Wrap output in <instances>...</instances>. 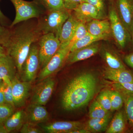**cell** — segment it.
Returning a JSON list of instances; mask_svg holds the SVG:
<instances>
[{
	"mask_svg": "<svg viewBox=\"0 0 133 133\" xmlns=\"http://www.w3.org/2000/svg\"><path fill=\"white\" fill-rule=\"evenodd\" d=\"M126 123L125 115L122 111L117 112L112 120L109 127L106 131L107 133H121L125 132Z\"/></svg>",
	"mask_w": 133,
	"mask_h": 133,
	"instance_id": "obj_22",
	"label": "cell"
},
{
	"mask_svg": "<svg viewBox=\"0 0 133 133\" xmlns=\"http://www.w3.org/2000/svg\"><path fill=\"white\" fill-rule=\"evenodd\" d=\"M104 58L108 67L113 69H125V66L116 55L108 50L104 52Z\"/></svg>",
	"mask_w": 133,
	"mask_h": 133,
	"instance_id": "obj_26",
	"label": "cell"
},
{
	"mask_svg": "<svg viewBox=\"0 0 133 133\" xmlns=\"http://www.w3.org/2000/svg\"><path fill=\"white\" fill-rule=\"evenodd\" d=\"M97 88L95 76L90 73L80 74L66 86L62 95L64 109L70 111L85 105L94 96Z\"/></svg>",
	"mask_w": 133,
	"mask_h": 133,
	"instance_id": "obj_1",
	"label": "cell"
},
{
	"mask_svg": "<svg viewBox=\"0 0 133 133\" xmlns=\"http://www.w3.org/2000/svg\"><path fill=\"white\" fill-rule=\"evenodd\" d=\"M108 36L109 35H107L94 36L87 32L83 38L76 42L72 45L70 52L90 45L101 40L106 39Z\"/></svg>",
	"mask_w": 133,
	"mask_h": 133,
	"instance_id": "obj_23",
	"label": "cell"
},
{
	"mask_svg": "<svg viewBox=\"0 0 133 133\" xmlns=\"http://www.w3.org/2000/svg\"><path fill=\"white\" fill-rule=\"evenodd\" d=\"M55 81L51 76L39 81L33 88L31 103L45 105L54 91Z\"/></svg>",
	"mask_w": 133,
	"mask_h": 133,
	"instance_id": "obj_8",
	"label": "cell"
},
{
	"mask_svg": "<svg viewBox=\"0 0 133 133\" xmlns=\"http://www.w3.org/2000/svg\"><path fill=\"white\" fill-rule=\"evenodd\" d=\"M96 100L103 108L109 111L111 110V101L109 97V90L102 91L98 95Z\"/></svg>",
	"mask_w": 133,
	"mask_h": 133,
	"instance_id": "obj_31",
	"label": "cell"
},
{
	"mask_svg": "<svg viewBox=\"0 0 133 133\" xmlns=\"http://www.w3.org/2000/svg\"><path fill=\"white\" fill-rule=\"evenodd\" d=\"M15 108L8 104L0 105V125L4 122L14 112Z\"/></svg>",
	"mask_w": 133,
	"mask_h": 133,
	"instance_id": "obj_30",
	"label": "cell"
},
{
	"mask_svg": "<svg viewBox=\"0 0 133 133\" xmlns=\"http://www.w3.org/2000/svg\"><path fill=\"white\" fill-rule=\"evenodd\" d=\"M14 6L16 16L10 24V28L19 23L33 18H39L43 14L41 9L35 2L24 0H10Z\"/></svg>",
	"mask_w": 133,
	"mask_h": 133,
	"instance_id": "obj_5",
	"label": "cell"
},
{
	"mask_svg": "<svg viewBox=\"0 0 133 133\" xmlns=\"http://www.w3.org/2000/svg\"><path fill=\"white\" fill-rule=\"evenodd\" d=\"M3 83H4V81L0 77V87L1 86Z\"/></svg>",
	"mask_w": 133,
	"mask_h": 133,
	"instance_id": "obj_45",
	"label": "cell"
},
{
	"mask_svg": "<svg viewBox=\"0 0 133 133\" xmlns=\"http://www.w3.org/2000/svg\"><path fill=\"white\" fill-rule=\"evenodd\" d=\"M7 54V52L5 47L0 45V57L5 56Z\"/></svg>",
	"mask_w": 133,
	"mask_h": 133,
	"instance_id": "obj_41",
	"label": "cell"
},
{
	"mask_svg": "<svg viewBox=\"0 0 133 133\" xmlns=\"http://www.w3.org/2000/svg\"><path fill=\"white\" fill-rule=\"evenodd\" d=\"M79 22L74 15H70L63 25L59 35L60 48H65L69 45Z\"/></svg>",
	"mask_w": 133,
	"mask_h": 133,
	"instance_id": "obj_17",
	"label": "cell"
},
{
	"mask_svg": "<svg viewBox=\"0 0 133 133\" xmlns=\"http://www.w3.org/2000/svg\"><path fill=\"white\" fill-rule=\"evenodd\" d=\"M34 2L38 6L44 8L48 12L66 9L63 0H34Z\"/></svg>",
	"mask_w": 133,
	"mask_h": 133,
	"instance_id": "obj_25",
	"label": "cell"
},
{
	"mask_svg": "<svg viewBox=\"0 0 133 133\" xmlns=\"http://www.w3.org/2000/svg\"><path fill=\"white\" fill-rule=\"evenodd\" d=\"M85 2L93 5L103 16H104L105 5L104 0H85Z\"/></svg>",
	"mask_w": 133,
	"mask_h": 133,
	"instance_id": "obj_36",
	"label": "cell"
},
{
	"mask_svg": "<svg viewBox=\"0 0 133 133\" xmlns=\"http://www.w3.org/2000/svg\"><path fill=\"white\" fill-rule=\"evenodd\" d=\"M109 94L111 101V111H116L120 109L124 104V98L121 93L115 90H109Z\"/></svg>",
	"mask_w": 133,
	"mask_h": 133,
	"instance_id": "obj_28",
	"label": "cell"
},
{
	"mask_svg": "<svg viewBox=\"0 0 133 133\" xmlns=\"http://www.w3.org/2000/svg\"><path fill=\"white\" fill-rule=\"evenodd\" d=\"M87 32L94 36L109 35L111 32L110 23L108 20L94 19L86 23Z\"/></svg>",
	"mask_w": 133,
	"mask_h": 133,
	"instance_id": "obj_19",
	"label": "cell"
},
{
	"mask_svg": "<svg viewBox=\"0 0 133 133\" xmlns=\"http://www.w3.org/2000/svg\"><path fill=\"white\" fill-rule=\"evenodd\" d=\"M32 82L20 81L16 77L11 81L15 107L24 106L28 98Z\"/></svg>",
	"mask_w": 133,
	"mask_h": 133,
	"instance_id": "obj_10",
	"label": "cell"
},
{
	"mask_svg": "<svg viewBox=\"0 0 133 133\" xmlns=\"http://www.w3.org/2000/svg\"><path fill=\"white\" fill-rule=\"evenodd\" d=\"M87 33L86 24L79 22L76 28L74 35L70 42L69 45L72 47L75 43L83 38Z\"/></svg>",
	"mask_w": 133,
	"mask_h": 133,
	"instance_id": "obj_29",
	"label": "cell"
},
{
	"mask_svg": "<svg viewBox=\"0 0 133 133\" xmlns=\"http://www.w3.org/2000/svg\"><path fill=\"white\" fill-rule=\"evenodd\" d=\"M108 16L113 36L119 47L124 49L131 41V35L119 18L115 8H110Z\"/></svg>",
	"mask_w": 133,
	"mask_h": 133,
	"instance_id": "obj_6",
	"label": "cell"
},
{
	"mask_svg": "<svg viewBox=\"0 0 133 133\" xmlns=\"http://www.w3.org/2000/svg\"><path fill=\"white\" fill-rule=\"evenodd\" d=\"M11 29L10 38L5 48L14 61L20 74L31 45L38 41L42 35L37 30V25L24 24Z\"/></svg>",
	"mask_w": 133,
	"mask_h": 133,
	"instance_id": "obj_2",
	"label": "cell"
},
{
	"mask_svg": "<svg viewBox=\"0 0 133 133\" xmlns=\"http://www.w3.org/2000/svg\"><path fill=\"white\" fill-rule=\"evenodd\" d=\"M0 133H8L3 124L0 125Z\"/></svg>",
	"mask_w": 133,
	"mask_h": 133,
	"instance_id": "obj_43",
	"label": "cell"
},
{
	"mask_svg": "<svg viewBox=\"0 0 133 133\" xmlns=\"http://www.w3.org/2000/svg\"><path fill=\"white\" fill-rule=\"evenodd\" d=\"M111 118L110 114L101 118H90L86 124L84 128L91 132H100L105 131L107 128Z\"/></svg>",
	"mask_w": 133,
	"mask_h": 133,
	"instance_id": "obj_21",
	"label": "cell"
},
{
	"mask_svg": "<svg viewBox=\"0 0 133 133\" xmlns=\"http://www.w3.org/2000/svg\"><path fill=\"white\" fill-rule=\"evenodd\" d=\"M5 102L4 99V95L1 87H0V105L5 104Z\"/></svg>",
	"mask_w": 133,
	"mask_h": 133,
	"instance_id": "obj_42",
	"label": "cell"
},
{
	"mask_svg": "<svg viewBox=\"0 0 133 133\" xmlns=\"http://www.w3.org/2000/svg\"><path fill=\"white\" fill-rule=\"evenodd\" d=\"M71 48L69 45L65 48H59L47 64L41 69L38 76V81L51 76L62 68L66 61Z\"/></svg>",
	"mask_w": 133,
	"mask_h": 133,
	"instance_id": "obj_9",
	"label": "cell"
},
{
	"mask_svg": "<svg viewBox=\"0 0 133 133\" xmlns=\"http://www.w3.org/2000/svg\"><path fill=\"white\" fill-rule=\"evenodd\" d=\"M112 86L115 90L119 92L133 93V83H119L114 82Z\"/></svg>",
	"mask_w": 133,
	"mask_h": 133,
	"instance_id": "obj_34",
	"label": "cell"
},
{
	"mask_svg": "<svg viewBox=\"0 0 133 133\" xmlns=\"http://www.w3.org/2000/svg\"><path fill=\"white\" fill-rule=\"evenodd\" d=\"M116 9L119 18L131 35L133 23V0H116Z\"/></svg>",
	"mask_w": 133,
	"mask_h": 133,
	"instance_id": "obj_11",
	"label": "cell"
},
{
	"mask_svg": "<svg viewBox=\"0 0 133 133\" xmlns=\"http://www.w3.org/2000/svg\"><path fill=\"white\" fill-rule=\"evenodd\" d=\"M124 59L127 64L133 68V53L127 55Z\"/></svg>",
	"mask_w": 133,
	"mask_h": 133,
	"instance_id": "obj_39",
	"label": "cell"
},
{
	"mask_svg": "<svg viewBox=\"0 0 133 133\" xmlns=\"http://www.w3.org/2000/svg\"><path fill=\"white\" fill-rule=\"evenodd\" d=\"M91 133L90 131L87 129H86L84 127L83 128L82 127L76 129L74 131H72L71 133Z\"/></svg>",
	"mask_w": 133,
	"mask_h": 133,
	"instance_id": "obj_40",
	"label": "cell"
},
{
	"mask_svg": "<svg viewBox=\"0 0 133 133\" xmlns=\"http://www.w3.org/2000/svg\"><path fill=\"white\" fill-rule=\"evenodd\" d=\"M25 112L27 122L31 124H41L49 119V112L43 105L31 103L27 107Z\"/></svg>",
	"mask_w": 133,
	"mask_h": 133,
	"instance_id": "obj_13",
	"label": "cell"
},
{
	"mask_svg": "<svg viewBox=\"0 0 133 133\" xmlns=\"http://www.w3.org/2000/svg\"><path fill=\"white\" fill-rule=\"evenodd\" d=\"M64 2V3H65L66 2L67 0H63Z\"/></svg>",
	"mask_w": 133,
	"mask_h": 133,
	"instance_id": "obj_46",
	"label": "cell"
},
{
	"mask_svg": "<svg viewBox=\"0 0 133 133\" xmlns=\"http://www.w3.org/2000/svg\"><path fill=\"white\" fill-rule=\"evenodd\" d=\"M40 67L38 47L34 43L22 66L20 74L22 81L32 83L36 78Z\"/></svg>",
	"mask_w": 133,
	"mask_h": 133,
	"instance_id": "obj_7",
	"label": "cell"
},
{
	"mask_svg": "<svg viewBox=\"0 0 133 133\" xmlns=\"http://www.w3.org/2000/svg\"><path fill=\"white\" fill-rule=\"evenodd\" d=\"M27 122L26 113L22 109L14 112L6 121L3 125L8 133H10L20 130Z\"/></svg>",
	"mask_w": 133,
	"mask_h": 133,
	"instance_id": "obj_20",
	"label": "cell"
},
{
	"mask_svg": "<svg viewBox=\"0 0 133 133\" xmlns=\"http://www.w3.org/2000/svg\"><path fill=\"white\" fill-rule=\"evenodd\" d=\"M83 2H85V0H67L64 3L65 7L69 10H73L78 5Z\"/></svg>",
	"mask_w": 133,
	"mask_h": 133,
	"instance_id": "obj_37",
	"label": "cell"
},
{
	"mask_svg": "<svg viewBox=\"0 0 133 133\" xmlns=\"http://www.w3.org/2000/svg\"><path fill=\"white\" fill-rule=\"evenodd\" d=\"M12 29L0 24V45L5 47L7 44L11 34Z\"/></svg>",
	"mask_w": 133,
	"mask_h": 133,
	"instance_id": "obj_33",
	"label": "cell"
},
{
	"mask_svg": "<svg viewBox=\"0 0 133 133\" xmlns=\"http://www.w3.org/2000/svg\"><path fill=\"white\" fill-rule=\"evenodd\" d=\"M70 14L69 10L64 9L48 12L38 22L37 30L42 34L53 33L59 38L63 25Z\"/></svg>",
	"mask_w": 133,
	"mask_h": 133,
	"instance_id": "obj_3",
	"label": "cell"
},
{
	"mask_svg": "<svg viewBox=\"0 0 133 133\" xmlns=\"http://www.w3.org/2000/svg\"><path fill=\"white\" fill-rule=\"evenodd\" d=\"M124 98L125 111L129 127L133 132V93H121Z\"/></svg>",
	"mask_w": 133,
	"mask_h": 133,
	"instance_id": "obj_24",
	"label": "cell"
},
{
	"mask_svg": "<svg viewBox=\"0 0 133 133\" xmlns=\"http://www.w3.org/2000/svg\"><path fill=\"white\" fill-rule=\"evenodd\" d=\"M1 88H2L4 95L5 103L11 105L15 108L14 104L11 83L8 84L4 82L1 86Z\"/></svg>",
	"mask_w": 133,
	"mask_h": 133,
	"instance_id": "obj_32",
	"label": "cell"
},
{
	"mask_svg": "<svg viewBox=\"0 0 133 133\" xmlns=\"http://www.w3.org/2000/svg\"><path fill=\"white\" fill-rule=\"evenodd\" d=\"M73 10L76 19L85 24L94 19H102L104 17L96 8L85 2L79 4Z\"/></svg>",
	"mask_w": 133,
	"mask_h": 133,
	"instance_id": "obj_12",
	"label": "cell"
},
{
	"mask_svg": "<svg viewBox=\"0 0 133 133\" xmlns=\"http://www.w3.org/2000/svg\"><path fill=\"white\" fill-rule=\"evenodd\" d=\"M17 72L14 61L9 55L0 57V77L4 82L11 84L12 79L17 77Z\"/></svg>",
	"mask_w": 133,
	"mask_h": 133,
	"instance_id": "obj_16",
	"label": "cell"
},
{
	"mask_svg": "<svg viewBox=\"0 0 133 133\" xmlns=\"http://www.w3.org/2000/svg\"><path fill=\"white\" fill-rule=\"evenodd\" d=\"M109 113L95 99L89 109V117L90 118H101L106 116Z\"/></svg>",
	"mask_w": 133,
	"mask_h": 133,
	"instance_id": "obj_27",
	"label": "cell"
},
{
	"mask_svg": "<svg viewBox=\"0 0 133 133\" xmlns=\"http://www.w3.org/2000/svg\"><path fill=\"white\" fill-rule=\"evenodd\" d=\"M106 79L114 83H133V74L125 69H113L107 67L104 72Z\"/></svg>",
	"mask_w": 133,
	"mask_h": 133,
	"instance_id": "obj_18",
	"label": "cell"
},
{
	"mask_svg": "<svg viewBox=\"0 0 133 133\" xmlns=\"http://www.w3.org/2000/svg\"><path fill=\"white\" fill-rule=\"evenodd\" d=\"M100 49L99 44L97 42L90 45L71 51L66 58V61L69 64L85 60L96 55Z\"/></svg>",
	"mask_w": 133,
	"mask_h": 133,
	"instance_id": "obj_15",
	"label": "cell"
},
{
	"mask_svg": "<svg viewBox=\"0 0 133 133\" xmlns=\"http://www.w3.org/2000/svg\"><path fill=\"white\" fill-rule=\"evenodd\" d=\"M9 20L3 14L0 9V24L5 27L9 28Z\"/></svg>",
	"mask_w": 133,
	"mask_h": 133,
	"instance_id": "obj_38",
	"label": "cell"
},
{
	"mask_svg": "<svg viewBox=\"0 0 133 133\" xmlns=\"http://www.w3.org/2000/svg\"><path fill=\"white\" fill-rule=\"evenodd\" d=\"M42 130L49 133H71L72 131L82 127L79 121H57L50 124H39Z\"/></svg>",
	"mask_w": 133,
	"mask_h": 133,
	"instance_id": "obj_14",
	"label": "cell"
},
{
	"mask_svg": "<svg viewBox=\"0 0 133 133\" xmlns=\"http://www.w3.org/2000/svg\"><path fill=\"white\" fill-rule=\"evenodd\" d=\"M38 41L40 66L42 69L59 50L61 43L59 38L51 33L42 35Z\"/></svg>",
	"mask_w": 133,
	"mask_h": 133,
	"instance_id": "obj_4",
	"label": "cell"
},
{
	"mask_svg": "<svg viewBox=\"0 0 133 133\" xmlns=\"http://www.w3.org/2000/svg\"><path fill=\"white\" fill-rule=\"evenodd\" d=\"M131 38H132V41L133 43V23L132 26V31H131Z\"/></svg>",
	"mask_w": 133,
	"mask_h": 133,
	"instance_id": "obj_44",
	"label": "cell"
},
{
	"mask_svg": "<svg viewBox=\"0 0 133 133\" xmlns=\"http://www.w3.org/2000/svg\"><path fill=\"white\" fill-rule=\"evenodd\" d=\"M36 124L26 122L20 129L22 133H41L42 131L36 126Z\"/></svg>",
	"mask_w": 133,
	"mask_h": 133,
	"instance_id": "obj_35",
	"label": "cell"
}]
</instances>
